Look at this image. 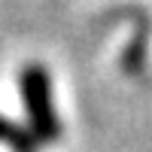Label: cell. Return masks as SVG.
Wrapping results in <instances>:
<instances>
[{
	"mask_svg": "<svg viewBox=\"0 0 152 152\" xmlns=\"http://www.w3.org/2000/svg\"><path fill=\"white\" fill-rule=\"evenodd\" d=\"M24 85V104L31 107V116H34V125L40 134H55V116H52V100H49V85L43 79L40 70H31L28 76L21 79Z\"/></svg>",
	"mask_w": 152,
	"mask_h": 152,
	"instance_id": "1",
	"label": "cell"
},
{
	"mask_svg": "<svg viewBox=\"0 0 152 152\" xmlns=\"http://www.w3.org/2000/svg\"><path fill=\"white\" fill-rule=\"evenodd\" d=\"M3 131H6V122H0V134H3Z\"/></svg>",
	"mask_w": 152,
	"mask_h": 152,
	"instance_id": "2",
	"label": "cell"
}]
</instances>
